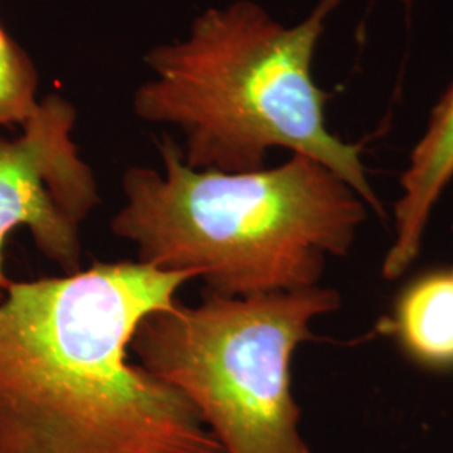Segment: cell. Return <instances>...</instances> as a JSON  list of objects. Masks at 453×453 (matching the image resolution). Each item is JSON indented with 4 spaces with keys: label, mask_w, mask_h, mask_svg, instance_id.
I'll use <instances>...</instances> for the list:
<instances>
[{
    "label": "cell",
    "mask_w": 453,
    "mask_h": 453,
    "mask_svg": "<svg viewBox=\"0 0 453 453\" xmlns=\"http://www.w3.org/2000/svg\"><path fill=\"white\" fill-rule=\"evenodd\" d=\"M341 4L318 0L294 26L252 0L205 9L183 39L146 52L150 74L133 95V113L179 128L192 168L256 172L271 150L284 148L323 163L383 215L363 148L327 128L329 95L312 78L316 49Z\"/></svg>",
    "instance_id": "obj_2"
},
{
    "label": "cell",
    "mask_w": 453,
    "mask_h": 453,
    "mask_svg": "<svg viewBox=\"0 0 453 453\" xmlns=\"http://www.w3.org/2000/svg\"><path fill=\"white\" fill-rule=\"evenodd\" d=\"M163 172L133 166L111 220L138 262L202 279L205 294L247 297L319 286L368 219L366 202L323 163L303 155L256 172L198 170L163 134Z\"/></svg>",
    "instance_id": "obj_3"
},
{
    "label": "cell",
    "mask_w": 453,
    "mask_h": 453,
    "mask_svg": "<svg viewBox=\"0 0 453 453\" xmlns=\"http://www.w3.org/2000/svg\"><path fill=\"white\" fill-rule=\"evenodd\" d=\"M341 308L331 288L179 301L148 314L130 349L181 391L226 453H311L292 393V359L312 323Z\"/></svg>",
    "instance_id": "obj_4"
},
{
    "label": "cell",
    "mask_w": 453,
    "mask_h": 453,
    "mask_svg": "<svg viewBox=\"0 0 453 453\" xmlns=\"http://www.w3.org/2000/svg\"><path fill=\"white\" fill-rule=\"evenodd\" d=\"M76 123V106L50 93L39 99L19 136H0V294L12 280L5 274V247L20 228L65 274L82 269L81 226L101 195L73 140Z\"/></svg>",
    "instance_id": "obj_5"
},
{
    "label": "cell",
    "mask_w": 453,
    "mask_h": 453,
    "mask_svg": "<svg viewBox=\"0 0 453 453\" xmlns=\"http://www.w3.org/2000/svg\"><path fill=\"white\" fill-rule=\"evenodd\" d=\"M453 180V82L438 101L428 127L413 148L395 203V239L383 259L388 280L405 274L420 256L432 211Z\"/></svg>",
    "instance_id": "obj_6"
},
{
    "label": "cell",
    "mask_w": 453,
    "mask_h": 453,
    "mask_svg": "<svg viewBox=\"0 0 453 453\" xmlns=\"http://www.w3.org/2000/svg\"><path fill=\"white\" fill-rule=\"evenodd\" d=\"M391 331L421 366H453V267L420 275L400 294Z\"/></svg>",
    "instance_id": "obj_7"
},
{
    "label": "cell",
    "mask_w": 453,
    "mask_h": 453,
    "mask_svg": "<svg viewBox=\"0 0 453 453\" xmlns=\"http://www.w3.org/2000/svg\"><path fill=\"white\" fill-rule=\"evenodd\" d=\"M402 2H403V4H405V5H411V4H413V2H415V0H402Z\"/></svg>",
    "instance_id": "obj_9"
},
{
    "label": "cell",
    "mask_w": 453,
    "mask_h": 453,
    "mask_svg": "<svg viewBox=\"0 0 453 453\" xmlns=\"http://www.w3.org/2000/svg\"><path fill=\"white\" fill-rule=\"evenodd\" d=\"M39 73L31 56L0 26V128L22 127L37 108Z\"/></svg>",
    "instance_id": "obj_8"
},
{
    "label": "cell",
    "mask_w": 453,
    "mask_h": 453,
    "mask_svg": "<svg viewBox=\"0 0 453 453\" xmlns=\"http://www.w3.org/2000/svg\"><path fill=\"white\" fill-rule=\"evenodd\" d=\"M196 279L95 262L0 294V453H226L188 398L130 344Z\"/></svg>",
    "instance_id": "obj_1"
}]
</instances>
